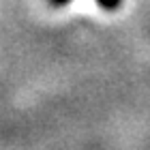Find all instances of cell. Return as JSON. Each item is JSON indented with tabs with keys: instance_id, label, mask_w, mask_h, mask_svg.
I'll list each match as a JSON object with an SVG mask.
<instances>
[{
	"instance_id": "obj_1",
	"label": "cell",
	"mask_w": 150,
	"mask_h": 150,
	"mask_svg": "<svg viewBox=\"0 0 150 150\" xmlns=\"http://www.w3.org/2000/svg\"><path fill=\"white\" fill-rule=\"evenodd\" d=\"M50 2L54 6H62L67 2H71V0H50ZM97 4L101 6V9H105V11H116V9H120L122 0H97Z\"/></svg>"
}]
</instances>
